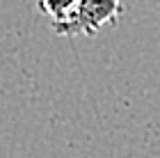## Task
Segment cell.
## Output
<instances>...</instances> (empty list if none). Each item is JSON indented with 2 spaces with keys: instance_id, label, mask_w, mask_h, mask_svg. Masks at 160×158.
<instances>
[{
  "instance_id": "6da1fadb",
  "label": "cell",
  "mask_w": 160,
  "mask_h": 158,
  "mask_svg": "<svg viewBox=\"0 0 160 158\" xmlns=\"http://www.w3.org/2000/svg\"><path fill=\"white\" fill-rule=\"evenodd\" d=\"M121 14V0H80L71 16L62 23H55L53 30L62 37H96L98 32L117 25Z\"/></svg>"
},
{
  "instance_id": "7a4b0ae2",
  "label": "cell",
  "mask_w": 160,
  "mask_h": 158,
  "mask_svg": "<svg viewBox=\"0 0 160 158\" xmlns=\"http://www.w3.org/2000/svg\"><path fill=\"white\" fill-rule=\"evenodd\" d=\"M78 3H80V0H37L39 9L53 21V25L62 23L64 18H69L71 12L78 7Z\"/></svg>"
}]
</instances>
